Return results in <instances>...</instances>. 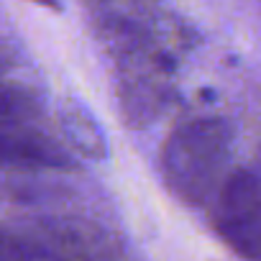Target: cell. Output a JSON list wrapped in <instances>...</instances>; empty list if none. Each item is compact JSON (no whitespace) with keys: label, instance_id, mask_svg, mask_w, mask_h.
Segmentation results:
<instances>
[{"label":"cell","instance_id":"3957f363","mask_svg":"<svg viewBox=\"0 0 261 261\" xmlns=\"http://www.w3.org/2000/svg\"><path fill=\"white\" fill-rule=\"evenodd\" d=\"M120 236L80 215H41L0 225V261H118Z\"/></svg>","mask_w":261,"mask_h":261},{"label":"cell","instance_id":"8992f818","mask_svg":"<svg viewBox=\"0 0 261 261\" xmlns=\"http://www.w3.org/2000/svg\"><path fill=\"white\" fill-rule=\"evenodd\" d=\"M64 134L69 139V144L85 154L87 159H102L105 156V136L100 125L95 123V118L90 113H82L80 108L72 110L67 115V123H64Z\"/></svg>","mask_w":261,"mask_h":261},{"label":"cell","instance_id":"7a4b0ae2","mask_svg":"<svg viewBox=\"0 0 261 261\" xmlns=\"http://www.w3.org/2000/svg\"><path fill=\"white\" fill-rule=\"evenodd\" d=\"M233 125L218 115H197L172 128L159 154L167 190L185 205H207L230 174Z\"/></svg>","mask_w":261,"mask_h":261},{"label":"cell","instance_id":"277c9868","mask_svg":"<svg viewBox=\"0 0 261 261\" xmlns=\"http://www.w3.org/2000/svg\"><path fill=\"white\" fill-rule=\"evenodd\" d=\"M215 233L246 261H261V169H230L210 200Z\"/></svg>","mask_w":261,"mask_h":261},{"label":"cell","instance_id":"6da1fadb","mask_svg":"<svg viewBox=\"0 0 261 261\" xmlns=\"http://www.w3.org/2000/svg\"><path fill=\"white\" fill-rule=\"evenodd\" d=\"M95 31L115 62L118 105L128 125H149L172 97V74L190 46L177 18L151 6H95Z\"/></svg>","mask_w":261,"mask_h":261},{"label":"cell","instance_id":"5b68a950","mask_svg":"<svg viewBox=\"0 0 261 261\" xmlns=\"http://www.w3.org/2000/svg\"><path fill=\"white\" fill-rule=\"evenodd\" d=\"M0 169L69 172L74 169V156L31 123H0Z\"/></svg>","mask_w":261,"mask_h":261}]
</instances>
